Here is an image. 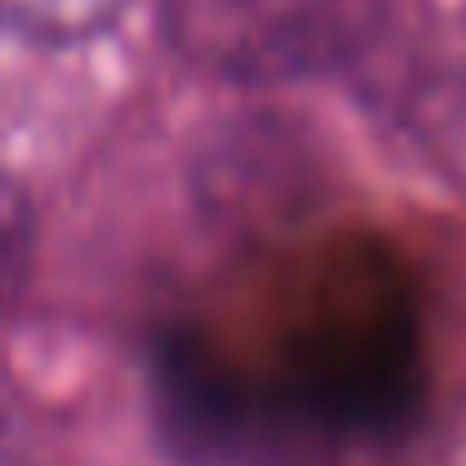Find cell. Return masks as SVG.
I'll return each instance as SVG.
<instances>
[{"instance_id": "5b68a950", "label": "cell", "mask_w": 466, "mask_h": 466, "mask_svg": "<svg viewBox=\"0 0 466 466\" xmlns=\"http://www.w3.org/2000/svg\"><path fill=\"white\" fill-rule=\"evenodd\" d=\"M0 466H31V456H25L21 431L11 426V416H5V411H0Z\"/></svg>"}, {"instance_id": "3957f363", "label": "cell", "mask_w": 466, "mask_h": 466, "mask_svg": "<svg viewBox=\"0 0 466 466\" xmlns=\"http://www.w3.org/2000/svg\"><path fill=\"white\" fill-rule=\"evenodd\" d=\"M35 261V206L11 171H0V306L15 301Z\"/></svg>"}, {"instance_id": "7a4b0ae2", "label": "cell", "mask_w": 466, "mask_h": 466, "mask_svg": "<svg viewBox=\"0 0 466 466\" xmlns=\"http://www.w3.org/2000/svg\"><path fill=\"white\" fill-rule=\"evenodd\" d=\"M126 0H0V35L31 46H86L111 31Z\"/></svg>"}, {"instance_id": "6da1fadb", "label": "cell", "mask_w": 466, "mask_h": 466, "mask_svg": "<svg viewBox=\"0 0 466 466\" xmlns=\"http://www.w3.org/2000/svg\"><path fill=\"white\" fill-rule=\"evenodd\" d=\"M366 0H166L176 56L241 86L301 81L341 66L361 41Z\"/></svg>"}, {"instance_id": "277c9868", "label": "cell", "mask_w": 466, "mask_h": 466, "mask_svg": "<svg viewBox=\"0 0 466 466\" xmlns=\"http://www.w3.org/2000/svg\"><path fill=\"white\" fill-rule=\"evenodd\" d=\"M416 466H466V421H456L441 441H431V451Z\"/></svg>"}]
</instances>
